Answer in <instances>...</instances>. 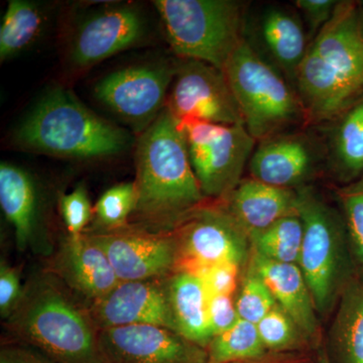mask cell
<instances>
[{
    "instance_id": "obj_15",
    "label": "cell",
    "mask_w": 363,
    "mask_h": 363,
    "mask_svg": "<svg viewBox=\"0 0 363 363\" xmlns=\"http://www.w3.org/2000/svg\"><path fill=\"white\" fill-rule=\"evenodd\" d=\"M145 21L130 6L106 9L79 26L72 40V63L88 68L138 44L145 35Z\"/></svg>"
},
{
    "instance_id": "obj_3",
    "label": "cell",
    "mask_w": 363,
    "mask_h": 363,
    "mask_svg": "<svg viewBox=\"0 0 363 363\" xmlns=\"http://www.w3.org/2000/svg\"><path fill=\"white\" fill-rule=\"evenodd\" d=\"M52 272H39L25 285L20 304L6 321L14 342L37 350L52 363H104L99 330L87 306Z\"/></svg>"
},
{
    "instance_id": "obj_18",
    "label": "cell",
    "mask_w": 363,
    "mask_h": 363,
    "mask_svg": "<svg viewBox=\"0 0 363 363\" xmlns=\"http://www.w3.org/2000/svg\"><path fill=\"white\" fill-rule=\"evenodd\" d=\"M167 295L174 330L207 350L212 339L210 293L201 274L176 269L166 278Z\"/></svg>"
},
{
    "instance_id": "obj_5",
    "label": "cell",
    "mask_w": 363,
    "mask_h": 363,
    "mask_svg": "<svg viewBox=\"0 0 363 363\" xmlns=\"http://www.w3.org/2000/svg\"><path fill=\"white\" fill-rule=\"evenodd\" d=\"M169 47L182 60L224 70L245 40L242 6L231 0H156Z\"/></svg>"
},
{
    "instance_id": "obj_30",
    "label": "cell",
    "mask_w": 363,
    "mask_h": 363,
    "mask_svg": "<svg viewBox=\"0 0 363 363\" xmlns=\"http://www.w3.org/2000/svg\"><path fill=\"white\" fill-rule=\"evenodd\" d=\"M276 306V298L257 272L245 279L235 301L241 320L257 325Z\"/></svg>"
},
{
    "instance_id": "obj_28",
    "label": "cell",
    "mask_w": 363,
    "mask_h": 363,
    "mask_svg": "<svg viewBox=\"0 0 363 363\" xmlns=\"http://www.w3.org/2000/svg\"><path fill=\"white\" fill-rule=\"evenodd\" d=\"M138 205L135 181L105 191L93 207V219L85 233H108L130 225Z\"/></svg>"
},
{
    "instance_id": "obj_33",
    "label": "cell",
    "mask_w": 363,
    "mask_h": 363,
    "mask_svg": "<svg viewBox=\"0 0 363 363\" xmlns=\"http://www.w3.org/2000/svg\"><path fill=\"white\" fill-rule=\"evenodd\" d=\"M25 286L21 285V272L1 260L0 264V315L6 320L23 298Z\"/></svg>"
},
{
    "instance_id": "obj_40",
    "label": "cell",
    "mask_w": 363,
    "mask_h": 363,
    "mask_svg": "<svg viewBox=\"0 0 363 363\" xmlns=\"http://www.w3.org/2000/svg\"><path fill=\"white\" fill-rule=\"evenodd\" d=\"M360 7H362V23H363V4H362V6H360Z\"/></svg>"
},
{
    "instance_id": "obj_27",
    "label": "cell",
    "mask_w": 363,
    "mask_h": 363,
    "mask_svg": "<svg viewBox=\"0 0 363 363\" xmlns=\"http://www.w3.org/2000/svg\"><path fill=\"white\" fill-rule=\"evenodd\" d=\"M267 347L257 325L240 319L233 328L215 336L207 347L209 363H235L262 359Z\"/></svg>"
},
{
    "instance_id": "obj_24",
    "label": "cell",
    "mask_w": 363,
    "mask_h": 363,
    "mask_svg": "<svg viewBox=\"0 0 363 363\" xmlns=\"http://www.w3.org/2000/svg\"><path fill=\"white\" fill-rule=\"evenodd\" d=\"M338 118L331 159L338 175L350 184L363 176V98Z\"/></svg>"
},
{
    "instance_id": "obj_1",
    "label": "cell",
    "mask_w": 363,
    "mask_h": 363,
    "mask_svg": "<svg viewBox=\"0 0 363 363\" xmlns=\"http://www.w3.org/2000/svg\"><path fill=\"white\" fill-rule=\"evenodd\" d=\"M135 225L172 231L205 200L180 121L164 108L135 143Z\"/></svg>"
},
{
    "instance_id": "obj_8",
    "label": "cell",
    "mask_w": 363,
    "mask_h": 363,
    "mask_svg": "<svg viewBox=\"0 0 363 363\" xmlns=\"http://www.w3.org/2000/svg\"><path fill=\"white\" fill-rule=\"evenodd\" d=\"M180 124L203 195L226 199L240 185L257 140L245 124L223 125L202 121H180Z\"/></svg>"
},
{
    "instance_id": "obj_16",
    "label": "cell",
    "mask_w": 363,
    "mask_h": 363,
    "mask_svg": "<svg viewBox=\"0 0 363 363\" xmlns=\"http://www.w3.org/2000/svg\"><path fill=\"white\" fill-rule=\"evenodd\" d=\"M50 272L86 306L104 298L121 281L104 250L86 234L67 236Z\"/></svg>"
},
{
    "instance_id": "obj_12",
    "label": "cell",
    "mask_w": 363,
    "mask_h": 363,
    "mask_svg": "<svg viewBox=\"0 0 363 363\" xmlns=\"http://www.w3.org/2000/svg\"><path fill=\"white\" fill-rule=\"evenodd\" d=\"M84 234L104 250L121 281L166 278L178 267L179 247L173 231L130 224L118 230Z\"/></svg>"
},
{
    "instance_id": "obj_19",
    "label": "cell",
    "mask_w": 363,
    "mask_h": 363,
    "mask_svg": "<svg viewBox=\"0 0 363 363\" xmlns=\"http://www.w3.org/2000/svg\"><path fill=\"white\" fill-rule=\"evenodd\" d=\"M224 206L245 233H259L288 215L298 213V194L255 179L240 182Z\"/></svg>"
},
{
    "instance_id": "obj_7",
    "label": "cell",
    "mask_w": 363,
    "mask_h": 363,
    "mask_svg": "<svg viewBox=\"0 0 363 363\" xmlns=\"http://www.w3.org/2000/svg\"><path fill=\"white\" fill-rule=\"evenodd\" d=\"M245 128L257 142L307 121L298 93L245 39L224 68Z\"/></svg>"
},
{
    "instance_id": "obj_10",
    "label": "cell",
    "mask_w": 363,
    "mask_h": 363,
    "mask_svg": "<svg viewBox=\"0 0 363 363\" xmlns=\"http://www.w3.org/2000/svg\"><path fill=\"white\" fill-rule=\"evenodd\" d=\"M172 231L178 243L179 262H187L180 269L200 274L215 264L240 267L247 255V233L224 207L201 205Z\"/></svg>"
},
{
    "instance_id": "obj_37",
    "label": "cell",
    "mask_w": 363,
    "mask_h": 363,
    "mask_svg": "<svg viewBox=\"0 0 363 363\" xmlns=\"http://www.w3.org/2000/svg\"><path fill=\"white\" fill-rule=\"evenodd\" d=\"M0 363H52L37 350L25 344L7 341L0 350Z\"/></svg>"
},
{
    "instance_id": "obj_14",
    "label": "cell",
    "mask_w": 363,
    "mask_h": 363,
    "mask_svg": "<svg viewBox=\"0 0 363 363\" xmlns=\"http://www.w3.org/2000/svg\"><path fill=\"white\" fill-rule=\"evenodd\" d=\"M166 278L119 281L104 298L88 305L91 319L98 330L155 325L175 331L169 312Z\"/></svg>"
},
{
    "instance_id": "obj_32",
    "label": "cell",
    "mask_w": 363,
    "mask_h": 363,
    "mask_svg": "<svg viewBox=\"0 0 363 363\" xmlns=\"http://www.w3.org/2000/svg\"><path fill=\"white\" fill-rule=\"evenodd\" d=\"M59 206L68 235H83L93 219V206L84 186H78L68 194L60 196Z\"/></svg>"
},
{
    "instance_id": "obj_4",
    "label": "cell",
    "mask_w": 363,
    "mask_h": 363,
    "mask_svg": "<svg viewBox=\"0 0 363 363\" xmlns=\"http://www.w3.org/2000/svg\"><path fill=\"white\" fill-rule=\"evenodd\" d=\"M21 149L51 156L91 160L116 156L130 147L123 128L90 111L70 90L48 91L13 133Z\"/></svg>"
},
{
    "instance_id": "obj_6",
    "label": "cell",
    "mask_w": 363,
    "mask_h": 363,
    "mask_svg": "<svg viewBox=\"0 0 363 363\" xmlns=\"http://www.w3.org/2000/svg\"><path fill=\"white\" fill-rule=\"evenodd\" d=\"M298 214L304 238L298 266L304 274L315 308L324 313L345 291L355 272L343 216L325 204L311 189L297 191Z\"/></svg>"
},
{
    "instance_id": "obj_35",
    "label": "cell",
    "mask_w": 363,
    "mask_h": 363,
    "mask_svg": "<svg viewBox=\"0 0 363 363\" xmlns=\"http://www.w3.org/2000/svg\"><path fill=\"white\" fill-rule=\"evenodd\" d=\"M238 267L231 264H215L199 274L204 279L210 295L231 296L236 288Z\"/></svg>"
},
{
    "instance_id": "obj_29",
    "label": "cell",
    "mask_w": 363,
    "mask_h": 363,
    "mask_svg": "<svg viewBox=\"0 0 363 363\" xmlns=\"http://www.w3.org/2000/svg\"><path fill=\"white\" fill-rule=\"evenodd\" d=\"M357 279L363 281V176L338 191Z\"/></svg>"
},
{
    "instance_id": "obj_38",
    "label": "cell",
    "mask_w": 363,
    "mask_h": 363,
    "mask_svg": "<svg viewBox=\"0 0 363 363\" xmlns=\"http://www.w3.org/2000/svg\"><path fill=\"white\" fill-rule=\"evenodd\" d=\"M235 363H292V362H278V360H264V358H262V359L252 360V362H235Z\"/></svg>"
},
{
    "instance_id": "obj_17",
    "label": "cell",
    "mask_w": 363,
    "mask_h": 363,
    "mask_svg": "<svg viewBox=\"0 0 363 363\" xmlns=\"http://www.w3.org/2000/svg\"><path fill=\"white\" fill-rule=\"evenodd\" d=\"M316 161V152L304 135H277L259 142L248 164L255 180L291 189L311 175Z\"/></svg>"
},
{
    "instance_id": "obj_26",
    "label": "cell",
    "mask_w": 363,
    "mask_h": 363,
    "mask_svg": "<svg viewBox=\"0 0 363 363\" xmlns=\"http://www.w3.org/2000/svg\"><path fill=\"white\" fill-rule=\"evenodd\" d=\"M43 18L35 4L11 0L0 26V60L6 61L28 47L37 37Z\"/></svg>"
},
{
    "instance_id": "obj_2",
    "label": "cell",
    "mask_w": 363,
    "mask_h": 363,
    "mask_svg": "<svg viewBox=\"0 0 363 363\" xmlns=\"http://www.w3.org/2000/svg\"><path fill=\"white\" fill-rule=\"evenodd\" d=\"M307 121L338 118L363 98L362 7L339 1L330 21L313 38L295 75Z\"/></svg>"
},
{
    "instance_id": "obj_13",
    "label": "cell",
    "mask_w": 363,
    "mask_h": 363,
    "mask_svg": "<svg viewBox=\"0 0 363 363\" xmlns=\"http://www.w3.org/2000/svg\"><path fill=\"white\" fill-rule=\"evenodd\" d=\"M98 345L104 363H209L207 350L155 325L100 330Z\"/></svg>"
},
{
    "instance_id": "obj_36",
    "label": "cell",
    "mask_w": 363,
    "mask_h": 363,
    "mask_svg": "<svg viewBox=\"0 0 363 363\" xmlns=\"http://www.w3.org/2000/svg\"><path fill=\"white\" fill-rule=\"evenodd\" d=\"M298 11L308 21L310 26V35L319 33V30L332 18L339 1L334 0H297L295 2Z\"/></svg>"
},
{
    "instance_id": "obj_39",
    "label": "cell",
    "mask_w": 363,
    "mask_h": 363,
    "mask_svg": "<svg viewBox=\"0 0 363 363\" xmlns=\"http://www.w3.org/2000/svg\"><path fill=\"white\" fill-rule=\"evenodd\" d=\"M319 363H331L330 358L328 357V355L325 354L323 351H321L319 354Z\"/></svg>"
},
{
    "instance_id": "obj_20",
    "label": "cell",
    "mask_w": 363,
    "mask_h": 363,
    "mask_svg": "<svg viewBox=\"0 0 363 363\" xmlns=\"http://www.w3.org/2000/svg\"><path fill=\"white\" fill-rule=\"evenodd\" d=\"M253 269L269 286L277 304L308 336L317 331V318L311 293L300 267L281 264L255 255Z\"/></svg>"
},
{
    "instance_id": "obj_31",
    "label": "cell",
    "mask_w": 363,
    "mask_h": 363,
    "mask_svg": "<svg viewBox=\"0 0 363 363\" xmlns=\"http://www.w3.org/2000/svg\"><path fill=\"white\" fill-rule=\"evenodd\" d=\"M297 325L281 307L267 313L257 324V331L267 350H290L297 344Z\"/></svg>"
},
{
    "instance_id": "obj_23",
    "label": "cell",
    "mask_w": 363,
    "mask_h": 363,
    "mask_svg": "<svg viewBox=\"0 0 363 363\" xmlns=\"http://www.w3.org/2000/svg\"><path fill=\"white\" fill-rule=\"evenodd\" d=\"M331 343L336 363H363L362 279H353L343 292Z\"/></svg>"
},
{
    "instance_id": "obj_21",
    "label": "cell",
    "mask_w": 363,
    "mask_h": 363,
    "mask_svg": "<svg viewBox=\"0 0 363 363\" xmlns=\"http://www.w3.org/2000/svg\"><path fill=\"white\" fill-rule=\"evenodd\" d=\"M0 205L20 250L28 247L38 225V194L32 177L9 162L0 164Z\"/></svg>"
},
{
    "instance_id": "obj_25",
    "label": "cell",
    "mask_w": 363,
    "mask_h": 363,
    "mask_svg": "<svg viewBox=\"0 0 363 363\" xmlns=\"http://www.w3.org/2000/svg\"><path fill=\"white\" fill-rule=\"evenodd\" d=\"M257 255L272 262L298 264L304 226L298 213L288 215L271 226L250 234Z\"/></svg>"
},
{
    "instance_id": "obj_11",
    "label": "cell",
    "mask_w": 363,
    "mask_h": 363,
    "mask_svg": "<svg viewBox=\"0 0 363 363\" xmlns=\"http://www.w3.org/2000/svg\"><path fill=\"white\" fill-rule=\"evenodd\" d=\"M166 108L181 123L245 124L224 71L194 60L177 65Z\"/></svg>"
},
{
    "instance_id": "obj_22",
    "label": "cell",
    "mask_w": 363,
    "mask_h": 363,
    "mask_svg": "<svg viewBox=\"0 0 363 363\" xmlns=\"http://www.w3.org/2000/svg\"><path fill=\"white\" fill-rule=\"evenodd\" d=\"M259 35L274 64L295 80L309 47L301 21L285 9H267L260 18Z\"/></svg>"
},
{
    "instance_id": "obj_34",
    "label": "cell",
    "mask_w": 363,
    "mask_h": 363,
    "mask_svg": "<svg viewBox=\"0 0 363 363\" xmlns=\"http://www.w3.org/2000/svg\"><path fill=\"white\" fill-rule=\"evenodd\" d=\"M209 317L213 338L233 328L240 319L235 302L227 295H210Z\"/></svg>"
},
{
    "instance_id": "obj_9",
    "label": "cell",
    "mask_w": 363,
    "mask_h": 363,
    "mask_svg": "<svg viewBox=\"0 0 363 363\" xmlns=\"http://www.w3.org/2000/svg\"><path fill=\"white\" fill-rule=\"evenodd\" d=\"M176 72L177 65L169 63L126 67L101 79L94 95L143 133L166 108Z\"/></svg>"
}]
</instances>
